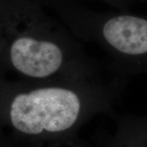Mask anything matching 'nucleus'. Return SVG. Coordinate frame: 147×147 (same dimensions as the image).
<instances>
[{
    "instance_id": "obj_1",
    "label": "nucleus",
    "mask_w": 147,
    "mask_h": 147,
    "mask_svg": "<svg viewBox=\"0 0 147 147\" xmlns=\"http://www.w3.org/2000/svg\"><path fill=\"white\" fill-rule=\"evenodd\" d=\"M127 79H11L0 74V127L16 147H85L79 132L111 115Z\"/></svg>"
},
{
    "instance_id": "obj_2",
    "label": "nucleus",
    "mask_w": 147,
    "mask_h": 147,
    "mask_svg": "<svg viewBox=\"0 0 147 147\" xmlns=\"http://www.w3.org/2000/svg\"><path fill=\"white\" fill-rule=\"evenodd\" d=\"M0 69L25 79L102 76L81 42L38 0H0Z\"/></svg>"
},
{
    "instance_id": "obj_3",
    "label": "nucleus",
    "mask_w": 147,
    "mask_h": 147,
    "mask_svg": "<svg viewBox=\"0 0 147 147\" xmlns=\"http://www.w3.org/2000/svg\"><path fill=\"white\" fill-rule=\"evenodd\" d=\"M80 42H93L110 58V70L128 79L147 75V16L96 11L72 0H38Z\"/></svg>"
},
{
    "instance_id": "obj_4",
    "label": "nucleus",
    "mask_w": 147,
    "mask_h": 147,
    "mask_svg": "<svg viewBox=\"0 0 147 147\" xmlns=\"http://www.w3.org/2000/svg\"><path fill=\"white\" fill-rule=\"evenodd\" d=\"M112 132L103 131L95 137L92 147H147V114L111 115Z\"/></svg>"
},
{
    "instance_id": "obj_5",
    "label": "nucleus",
    "mask_w": 147,
    "mask_h": 147,
    "mask_svg": "<svg viewBox=\"0 0 147 147\" xmlns=\"http://www.w3.org/2000/svg\"><path fill=\"white\" fill-rule=\"evenodd\" d=\"M102 2L115 10L128 11L130 6L135 2V0H97Z\"/></svg>"
},
{
    "instance_id": "obj_6",
    "label": "nucleus",
    "mask_w": 147,
    "mask_h": 147,
    "mask_svg": "<svg viewBox=\"0 0 147 147\" xmlns=\"http://www.w3.org/2000/svg\"><path fill=\"white\" fill-rule=\"evenodd\" d=\"M0 147H16L9 136L3 128L0 127Z\"/></svg>"
},
{
    "instance_id": "obj_7",
    "label": "nucleus",
    "mask_w": 147,
    "mask_h": 147,
    "mask_svg": "<svg viewBox=\"0 0 147 147\" xmlns=\"http://www.w3.org/2000/svg\"><path fill=\"white\" fill-rule=\"evenodd\" d=\"M135 1H143V2H147V0H135Z\"/></svg>"
}]
</instances>
